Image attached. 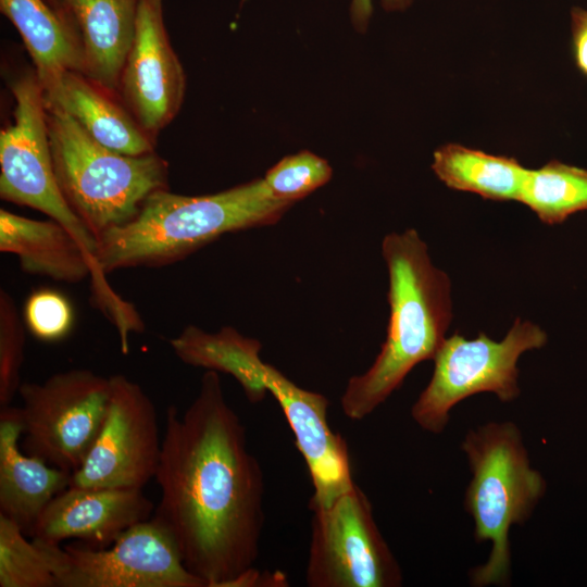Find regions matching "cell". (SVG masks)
Wrapping results in <instances>:
<instances>
[{
  "label": "cell",
  "instance_id": "6da1fadb",
  "mask_svg": "<svg viewBox=\"0 0 587 587\" xmlns=\"http://www.w3.org/2000/svg\"><path fill=\"white\" fill-rule=\"evenodd\" d=\"M154 478L160 501L152 517L207 587H227L255 567L264 525L263 472L217 372L202 375L183 413L166 409Z\"/></svg>",
  "mask_w": 587,
  "mask_h": 587
},
{
  "label": "cell",
  "instance_id": "7a4b0ae2",
  "mask_svg": "<svg viewBox=\"0 0 587 587\" xmlns=\"http://www.w3.org/2000/svg\"><path fill=\"white\" fill-rule=\"evenodd\" d=\"M382 254L389 275L387 335L373 364L352 376L341 396L352 421L373 413L415 365L434 359L452 319L450 279L432 263L415 229L387 234Z\"/></svg>",
  "mask_w": 587,
  "mask_h": 587
},
{
  "label": "cell",
  "instance_id": "3957f363",
  "mask_svg": "<svg viewBox=\"0 0 587 587\" xmlns=\"http://www.w3.org/2000/svg\"><path fill=\"white\" fill-rule=\"evenodd\" d=\"M292 205L275 198L264 178L205 196L159 190L132 222L98 239L97 262L104 273L168 265L226 233L273 225Z\"/></svg>",
  "mask_w": 587,
  "mask_h": 587
},
{
  "label": "cell",
  "instance_id": "277c9868",
  "mask_svg": "<svg viewBox=\"0 0 587 587\" xmlns=\"http://www.w3.org/2000/svg\"><path fill=\"white\" fill-rule=\"evenodd\" d=\"M461 449L472 473L464 508L474 521V539L491 542L486 563L470 571L471 584L508 586L510 529L530 517L546 492V480L530 465L522 433L513 422H489L470 429Z\"/></svg>",
  "mask_w": 587,
  "mask_h": 587
},
{
  "label": "cell",
  "instance_id": "5b68a950",
  "mask_svg": "<svg viewBox=\"0 0 587 587\" xmlns=\"http://www.w3.org/2000/svg\"><path fill=\"white\" fill-rule=\"evenodd\" d=\"M46 110L57 182L97 243L107 232L132 222L152 193L168 189V163L155 152H116L63 111Z\"/></svg>",
  "mask_w": 587,
  "mask_h": 587
},
{
  "label": "cell",
  "instance_id": "8992f818",
  "mask_svg": "<svg viewBox=\"0 0 587 587\" xmlns=\"http://www.w3.org/2000/svg\"><path fill=\"white\" fill-rule=\"evenodd\" d=\"M547 334L537 324L516 319L500 341L479 333L474 339L454 333L446 338L434 357V371L411 409L414 422L424 430H445L451 409L480 392H491L502 402L520 395L519 358L542 348Z\"/></svg>",
  "mask_w": 587,
  "mask_h": 587
},
{
  "label": "cell",
  "instance_id": "52a82bcc",
  "mask_svg": "<svg viewBox=\"0 0 587 587\" xmlns=\"http://www.w3.org/2000/svg\"><path fill=\"white\" fill-rule=\"evenodd\" d=\"M10 89L15 105L12 122L0 132L1 199L33 208L64 225L98 264L97 240L71 209L57 182L47 110L35 70L12 78Z\"/></svg>",
  "mask_w": 587,
  "mask_h": 587
},
{
  "label": "cell",
  "instance_id": "ba28073f",
  "mask_svg": "<svg viewBox=\"0 0 587 587\" xmlns=\"http://www.w3.org/2000/svg\"><path fill=\"white\" fill-rule=\"evenodd\" d=\"M26 453L73 473L86 458L103 423L110 377L86 369L55 373L42 383H22Z\"/></svg>",
  "mask_w": 587,
  "mask_h": 587
},
{
  "label": "cell",
  "instance_id": "9c48e42d",
  "mask_svg": "<svg viewBox=\"0 0 587 587\" xmlns=\"http://www.w3.org/2000/svg\"><path fill=\"white\" fill-rule=\"evenodd\" d=\"M305 571L310 587H398L402 572L354 484L330 505L312 509Z\"/></svg>",
  "mask_w": 587,
  "mask_h": 587
},
{
  "label": "cell",
  "instance_id": "30bf717a",
  "mask_svg": "<svg viewBox=\"0 0 587 587\" xmlns=\"http://www.w3.org/2000/svg\"><path fill=\"white\" fill-rule=\"evenodd\" d=\"M39 540L52 559L57 587H207L153 517L128 527L109 548Z\"/></svg>",
  "mask_w": 587,
  "mask_h": 587
},
{
  "label": "cell",
  "instance_id": "8fae6325",
  "mask_svg": "<svg viewBox=\"0 0 587 587\" xmlns=\"http://www.w3.org/2000/svg\"><path fill=\"white\" fill-rule=\"evenodd\" d=\"M161 446L152 400L125 375H112L103 423L70 486L142 489L154 478Z\"/></svg>",
  "mask_w": 587,
  "mask_h": 587
},
{
  "label": "cell",
  "instance_id": "7c38bea8",
  "mask_svg": "<svg viewBox=\"0 0 587 587\" xmlns=\"http://www.w3.org/2000/svg\"><path fill=\"white\" fill-rule=\"evenodd\" d=\"M185 90V72L164 24L163 0H140L117 97L146 134L155 140L179 112Z\"/></svg>",
  "mask_w": 587,
  "mask_h": 587
},
{
  "label": "cell",
  "instance_id": "4fadbf2b",
  "mask_svg": "<svg viewBox=\"0 0 587 587\" xmlns=\"http://www.w3.org/2000/svg\"><path fill=\"white\" fill-rule=\"evenodd\" d=\"M153 510L142 489L68 486L47 504L32 537L51 544L79 539L92 547H108L128 527L150 519Z\"/></svg>",
  "mask_w": 587,
  "mask_h": 587
},
{
  "label": "cell",
  "instance_id": "5bb4252c",
  "mask_svg": "<svg viewBox=\"0 0 587 587\" xmlns=\"http://www.w3.org/2000/svg\"><path fill=\"white\" fill-rule=\"evenodd\" d=\"M45 104L70 115L92 139L116 152L141 155L154 152V142L118 97L85 74L63 71L39 80Z\"/></svg>",
  "mask_w": 587,
  "mask_h": 587
},
{
  "label": "cell",
  "instance_id": "9a60e30c",
  "mask_svg": "<svg viewBox=\"0 0 587 587\" xmlns=\"http://www.w3.org/2000/svg\"><path fill=\"white\" fill-rule=\"evenodd\" d=\"M24 432L21 408L0 410V513L16 522L26 536L47 504L70 486L72 473L18 446Z\"/></svg>",
  "mask_w": 587,
  "mask_h": 587
},
{
  "label": "cell",
  "instance_id": "2e32d148",
  "mask_svg": "<svg viewBox=\"0 0 587 587\" xmlns=\"http://www.w3.org/2000/svg\"><path fill=\"white\" fill-rule=\"evenodd\" d=\"M78 33L84 74L117 97L140 0H62Z\"/></svg>",
  "mask_w": 587,
  "mask_h": 587
},
{
  "label": "cell",
  "instance_id": "e0dca14e",
  "mask_svg": "<svg viewBox=\"0 0 587 587\" xmlns=\"http://www.w3.org/2000/svg\"><path fill=\"white\" fill-rule=\"evenodd\" d=\"M0 11L21 35L39 80L63 71L84 74L80 39L71 16L46 0H0Z\"/></svg>",
  "mask_w": 587,
  "mask_h": 587
},
{
  "label": "cell",
  "instance_id": "ac0fdd59",
  "mask_svg": "<svg viewBox=\"0 0 587 587\" xmlns=\"http://www.w3.org/2000/svg\"><path fill=\"white\" fill-rule=\"evenodd\" d=\"M432 168L447 187L492 201H517L527 170L513 157L495 155L460 143L437 148Z\"/></svg>",
  "mask_w": 587,
  "mask_h": 587
},
{
  "label": "cell",
  "instance_id": "d6986e66",
  "mask_svg": "<svg viewBox=\"0 0 587 587\" xmlns=\"http://www.w3.org/2000/svg\"><path fill=\"white\" fill-rule=\"evenodd\" d=\"M517 201L542 223L561 224L572 214L587 211V170L558 160L527 168Z\"/></svg>",
  "mask_w": 587,
  "mask_h": 587
},
{
  "label": "cell",
  "instance_id": "ffe728a7",
  "mask_svg": "<svg viewBox=\"0 0 587 587\" xmlns=\"http://www.w3.org/2000/svg\"><path fill=\"white\" fill-rule=\"evenodd\" d=\"M25 536L16 522L0 513V587H57L46 547Z\"/></svg>",
  "mask_w": 587,
  "mask_h": 587
},
{
  "label": "cell",
  "instance_id": "44dd1931",
  "mask_svg": "<svg viewBox=\"0 0 587 587\" xmlns=\"http://www.w3.org/2000/svg\"><path fill=\"white\" fill-rule=\"evenodd\" d=\"M329 163L311 151H300L283 158L265 174L264 180L272 195L295 203L329 182Z\"/></svg>",
  "mask_w": 587,
  "mask_h": 587
},
{
  "label": "cell",
  "instance_id": "7402d4cb",
  "mask_svg": "<svg viewBox=\"0 0 587 587\" xmlns=\"http://www.w3.org/2000/svg\"><path fill=\"white\" fill-rule=\"evenodd\" d=\"M25 330L12 296L0 290V405H9L21 386Z\"/></svg>",
  "mask_w": 587,
  "mask_h": 587
},
{
  "label": "cell",
  "instance_id": "603a6c76",
  "mask_svg": "<svg viewBox=\"0 0 587 587\" xmlns=\"http://www.w3.org/2000/svg\"><path fill=\"white\" fill-rule=\"evenodd\" d=\"M23 319L28 330L42 341H58L73 328L74 311L60 291L38 289L25 301Z\"/></svg>",
  "mask_w": 587,
  "mask_h": 587
},
{
  "label": "cell",
  "instance_id": "cb8c5ba5",
  "mask_svg": "<svg viewBox=\"0 0 587 587\" xmlns=\"http://www.w3.org/2000/svg\"><path fill=\"white\" fill-rule=\"evenodd\" d=\"M572 16V53L577 68L587 76V11L574 8Z\"/></svg>",
  "mask_w": 587,
  "mask_h": 587
},
{
  "label": "cell",
  "instance_id": "d4e9b609",
  "mask_svg": "<svg viewBox=\"0 0 587 587\" xmlns=\"http://www.w3.org/2000/svg\"><path fill=\"white\" fill-rule=\"evenodd\" d=\"M350 12L355 28L364 32L373 12L372 0H352Z\"/></svg>",
  "mask_w": 587,
  "mask_h": 587
},
{
  "label": "cell",
  "instance_id": "484cf974",
  "mask_svg": "<svg viewBox=\"0 0 587 587\" xmlns=\"http://www.w3.org/2000/svg\"><path fill=\"white\" fill-rule=\"evenodd\" d=\"M412 0H382L383 7L387 11H396L405 9Z\"/></svg>",
  "mask_w": 587,
  "mask_h": 587
},
{
  "label": "cell",
  "instance_id": "4316f807",
  "mask_svg": "<svg viewBox=\"0 0 587 587\" xmlns=\"http://www.w3.org/2000/svg\"><path fill=\"white\" fill-rule=\"evenodd\" d=\"M53 9L59 11L60 13L64 15H68L67 12L64 9L63 1L62 0H46ZM70 16V15H68Z\"/></svg>",
  "mask_w": 587,
  "mask_h": 587
}]
</instances>
